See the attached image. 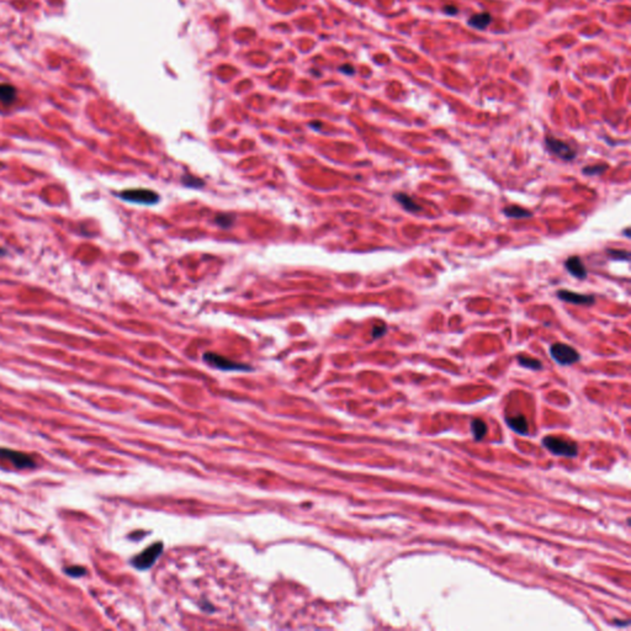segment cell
I'll use <instances>...</instances> for the list:
<instances>
[{"mask_svg":"<svg viewBox=\"0 0 631 631\" xmlns=\"http://www.w3.org/2000/svg\"><path fill=\"white\" fill-rule=\"evenodd\" d=\"M541 443H542V445L549 450V451L553 452V454L555 455H557V456L573 457V456H576L577 452H578V446H577L576 444L570 443V441H567L565 439H561V438L553 437V435L545 437Z\"/></svg>","mask_w":631,"mask_h":631,"instance_id":"obj_1","label":"cell"},{"mask_svg":"<svg viewBox=\"0 0 631 631\" xmlns=\"http://www.w3.org/2000/svg\"><path fill=\"white\" fill-rule=\"evenodd\" d=\"M163 549L164 546L162 542H155V544L148 546L146 550H143L142 553L138 554L137 556H135L132 559V565L135 566L137 570L141 571H146L149 570L155 564L159 556L163 553Z\"/></svg>","mask_w":631,"mask_h":631,"instance_id":"obj_2","label":"cell"},{"mask_svg":"<svg viewBox=\"0 0 631 631\" xmlns=\"http://www.w3.org/2000/svg\"><path fill=\"white\" fill-rule=\"evenodd\" d=\"M551 358L560 365H572L581 359L576 349L565 343H555L550 347Z\"/></svg>","mask_w":631,"mask_h":631,"instance_id":"obj_3","label":"cell"},{"mask_svg":"<svg viewBox=\"0 0 631 631\" xmlns=\"http://www.w3.org/2000/svg\"><path fill=\"white\" fill-rule=\"evenodd\" d=\"M0 459L10 461L11 465L15 466L19 470L37 468V464H36L35 459L31 455H27L21 451H16V450L13 449L0 448Z\"/></svg>","mask_w":631,"mask_h":631,"instance_id":"obj_4","label":"cell"},{"mask_svg":"<svg viewBox=\"0 0 631 631\" xmlns=\"http://www.w3.org/2000/svg\"><path fill=\"white\" fill-rule=\"evenodd\" d=\"M203 361L207 363L211 366L216 369L223 370V371H250L251 367L245 364L236 363V361L230 360L225 356L215 354V353H205L203 355Z\"/></svg>","mask_w":631,"mask_h":631,"instance_id":"obj_5","label":"cell"},{"mask_svg":"<svg viewBox=\"0 0 631 631\" xmlns=\"http://www.w3.org/2000/svg\"><path fill=\"white\" fill-rule=\"evenodd\" d=\"M545 146L549 152H551V153L559 157L560 159L565 160V162H571V160H573L577 157L576 149L571 144L566 143L561 140H557V138L553 137V136H548L545 138Z\"/></svg>","mask_w":631,"mask_h":631,"instance_id":"obj_6","label":"cell"},{"mask_svg":"<svg viewBox=\"0 0 631 631\" xmlns=\"http://www.w3.org/2000/svg\"><path fill=\"white\" fill-rule=\"evenodd\" d=\"M121 199L135 203H144V205H153L159 201V195L153 190L148 189H130L120 192Z\"/></svg>","mask_w":631,"mask_h":631,"instance_id":"obj_7","label":"cell"},{"mask_svg":"<svg viewBox=\"0 0 631 631\" xmlns=\"http://www.w3.org/2000/svg\"><path fill=\"white\" fill-rule=\"evenodd\" d=\"M556 296L564 302H568V304L573 305H583V306H591V305L594 304V300H596L593 295L577 293L568 290H559L556 292Z\"/></svg>","mask_w":631,"mask_h":631,"instance_id":"obj_8","label":"cell"},{"mask_svg":"<svg viewBox=\"0 0 631 631\" xmlns=\"http://www.w3.org/2000/svg\"><path fill=\"white\" fill-rule=\"evenodd\" d=\"M565 268L567 269L568 273H570L572 276L576 277V279H578V280L587 279L588 271L584 267L583 262H582V259L579 258V257L572 256V257H570V258L566 259Z\"/></svg>","mask_w":631,"mask_h":631,"instance_id":"obj_9","label":"cell"},{"mask_svg":"<svg viewBox=\"0 0 631 631\" xmlns=\"http://www.w3.org/2000/svg\"><path fill=\"white\" fill-rule=\"evenodd\" d=\"M393 199L397 201L402 207L408 212H419L423 208L420 205H418V202H415L414 199H412L409 195L404 194V192H396L393 195Z\"/></svg>","mask_w":631,"mask_h":631,"instance_id":"obj_10","label":"cell"},{"mask_svg":"<svg viewBox=\"0 0 631 631\" xmlns=\"http://www.w3.org/2000/svg\"><path fill=\"white\" fill-rule=\"evenodd\" d=\"M506 422H507L509 428H512L519 434H526L529 431L528 420L525 419L524 415H512V417L506 418Z\"/></svg>","mask_w":631,"mask_h":631,"instance_id":"obj_11","label":"cell"},{"mask_svg":"<svg viewBox=\"0 0 631 631\" xmlns=\"http://www.w3.org/2000/svg\"><path fill=\"white\" fill-rule=\"evenodd\" d=\"M503 214L506 216L509 217V219H516V220H520V219H530L533 216V212H530L526 208L522 207V206H518V205H509L507 207L503 208Z\"/></svg>","mask_w":631,"mask_h":631,"instance_id":"obj_12","label":"cell"},{"mask_svg":"<svg viewBox=\"0 0 631 631\" xmlns=\"http://www.w3.org/2000/svg\"><path fill=\"white\" fill-rule=\"evenodd\" d=\"M491 22H492V16L489 15L488 13L476 14V15H474L469 20L470 26L475 27V29H478V30H485L486 27H488V25L491 24Z\"/></svg>","mask_w":631,"mask_h":631,"instance_id":"obj_13","label":"cell"},{"mask_svg":"<svg viewBox=\"0 0 631 631\" xmlns=\"http://www.w3.org/2000/svg\"><path fill=\"white\" fill-rule=\"evenodd\" d=\"M488 432V427L486 422H483L480 418H475L471 422V433L474 435L475 440H482L486 437Z\"/></svg>","mask_w":631,"mask_h":631,"instance_id":"obj_14","label":"cell"},{"mask_svg":"<svg viewBox=\"0 0 631 631\" xmlns=\"http://www.w3.org/2000/svg\"><path fill=\"white\" fill-rule=\"evenodd\" d=\"M16 99V89L9 84H0V101L5 104L13 103Z\"/></svg>","mask_w":631,"mask_h":631,"instance_id":"obj_15","label":"cell"},{"mask_svg":"<svg viewBox=\"0 0 631 631\" xmlns=\"http://www.w3.org/2000/svg\"><path fill=\"white\" fill-rule=\"evenodd\" d=\"M517 359H518V363L522 365V366L526 367V369L540 370L542 367V364L540 363L537 359L529 358V356H526V355H518Z\"/></svg>","mask_w":631,"mask_h":631,"instance_id":"obj_16","label":"cell"},{"mask_svg":"<svg viewBox=\"0 0 631 631\" xmlns=\"http://www.w3.org/2000/svg\"><path fill=\"white\" fill-rule=\"evenodd\" d=\"M609 165L607 163L594 164V165H587L582 169V173L585 175H602L605 171H608Z\"/></svg>","mask_w":631,"mask_h":631,"instance_id":"obj_17","label":"cell"},{"mask_svg":"<svg viewBox=\"0 0 631 631\" xmlns=\"http://www.w3.org/2000/svg\"><path fill=\"white\" fill-rule=\"evenodd\" d=\"M607 254L614 260H621V262H629L630 253L627 250H621V249H607Z\"/></svg>","mask_w":631,"mask_h":631,"instance_id":"obj_18","label":"cell"},{"mask_svg":"<svg viewBox=\"0 0 631 631\" xmlns=\"http://www.w3.org/2000/svg\"><path fill=\"white\" fill-rule=\"evenodd\" d=\"M64 572H66L68 576L78 578V577L86 576L87 568H84L83 566H69V567L64 568Z\"/></svg>","mask_w":631,"mask_h":631,"instance_id":"obj_19","label":"cell"},{"mask_svg":"<svg viewBox=\"0 0 631 631\" xmlns=\"http://www.w3.org/2000/svg\"><path fill=\"white\" fill-rule=\"evenodd\" d=\"M215 222H216L219 226H221V227L227 228V227H230V226H232V223H233V217H232L231 215H220V216L216 217Z\"/></svg>","mask_w":631,"mask_h":631,"instance_id":"obj_20","label":"cell"},{"mask_svg":"<svg viewBox=\"0 0 631 631\" xmlns=\"http://www.w3.org/2000/svg\"><path fill=\"white\" fill-rule=\"evenodd\" d=\"M386 329H387V325L385 324V323H383V322L377 323V324L375 325V327L372 328V332H371L372 338L373 339L381 338V336H383L385 333H386Z\"/></svg>","mask_w":631,"mask_h":631,"instance_id":"obj_21","label":"cell"},{"mask_svg":"<svg viewBox=\"0 0 631 631\" xmlns=\"http://www.w3.org/2000/svg\"><path fill=\"white\" fill-rule=\"evenodd\" d=\"M183 183L188 186H192V188H200V186L203 185L202 180L196 179V178L190 177V175H185L183 178Z\"/></svg>","mask_w":631,"mask_h":631,"instance_id":"obj_22","label":"cell"},{"mask_svg":"<svg viewBox=\"0 0 631 631\" xmlns=\"http://www.w3.org/2000/svg\"><path fill=\"white\" fill-rule=\"evenodd\" d=\"M443 11L445 14H449V15H454V14L457 13V8H455L454 5H448V7H444Z\"/></svg>","mask_w":631,"mask_h":631,"instance_id":"obj_23","label":"cell"},{"mask_svg":"<svg viewBox=\"0 0 631 631\" xmlns=\"http://www.w3.org/2000/svg\"><path fill=\"white\" fill-rule=\"evenodd\" d=\"M341 69L343 70V72H347L348 74H353V73H354V68H353L352 66H343Z\"/></svg>","mask_w":631,"mask_h":631,"instance_id":"obj_24","label":"cell"},{"mask_svg":"<svg viewBox=\"0 0 631 631\" xmlns=\"http://www.w3.org/2000/svg\"><path fill=\"white\" fill-rule=\"evenodd\" d=\"M625 236H626V237H630V233H629V228H626V230H625Z\"/></svg>","mask_w":631,"mask_h":631,"instance_id":"obj_25","label":"cell"}]
</instances>
